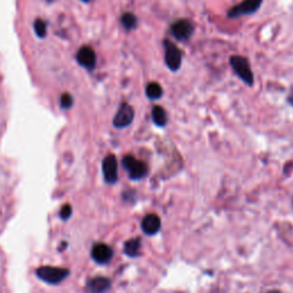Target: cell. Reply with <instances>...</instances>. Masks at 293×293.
Returning a JSON list of instances; mask_svg holds the SVG:
<instances>
[{"mask_svg": "<svg viewBox=\"0 0 293 293\" xmlns=\"http://www.w3.org/2000/svg\"><path fill=\"white\" fill-rule=\"evenodd\" d=\"M77 61L78 63L82 65V67L87 69H93L95 67L96 56L94 51L91 47L84 46L77 54Z\"/></svg>", "mask_w": 293, "mask_h": 293, "instance_id": "obj_11", "label": "cell"}, {"mask_svg": "<svg viewBox=\"0 0 293 293\" xmlns=\"http://www.w3.org/2000/svg\"><path fill=\"white\" fill-rule=\"evenodd\" d=\"M34 30H36L38 36L44 37L46 34V24H45L44 21L37 20V22L34 23Z\"/></svg>", "mask_w": 293, "mask_h": 293, "instance_id": "obj_17", "label": "cell"}, {"mask_svg": "<svg viewBox=\"0 0 293 293\" xmlns=\"http://www.w3.org/2000/svg\"><path fill=\"white\" fill-rule=\"evenodd\" d=\"M72 103H74V100H72L70 94H64L61 98V105L63 108H70Z\"/></svg>", "mask_w": 293, "mask_h": 293, "instance_id": "obj_19", "label": "cell"}, {"mask_svg": "<svg viewBox=\"0 0 293 293\" xmlns=\"http://www.w3.org/2000/svg\"><path fill=\"white\" fill-rule=\"evenodd\" d=\"M263 0H243L239 5L234 6L232 9H229L228 16L229 17H240L244 15H250V14L256 13L258 9L261 7Z\"/></svg>", "mask_w": 293, "mask_h": 293, "instance_id": "obj_5", "label": "cell"}, {"mask_svg": "<svg viewBox=\"0 0 293 293\" xmlns=\"http://www.w3.org/2000/svg\"><path fill=\"white\" fill-rule=\"evenodd\" d=\"M165 47V63H166L167 68L171 71H178L181 67L182 62V53L179 50L178 46L172 41L165 40L164 41Z\"/></svg>", "mask_w": 293, "mask_h": 293, "instance_id": "obj_4", "label": "cell"}, {"mask_svg": "<svg viewBox=\"0 0 293 293\" xmlns=\"http://www.w3.org/2000/svg\"><path fill=\"white\" fill-rule=\"evenodd\" d=\"M141 250V240L140 239H132L129 240L124 244V252L126 256L131 258H135L140 254Z\"/></svg>", "mask_w": 293, "mask_h": 293, "instance_id": "obj_13", "label": "cell"}, {"mask_svg": "<svg viewBox=\"0 0 293 293\" xmlns=\"http://www.w3.org/2000/svg\"><path fill=\"white\" fill-rule=\"evenodd\" d=\"M230 65H232L233 70L246 85L252 86L254 84L253 72L251 70L250 63L246 57L240 56V55H234L230 57Z\"/></svg>", "mask_w": 293, "mask_h": 293, "instance_id": "obj_1", "label": "cell"}, {"mask_svg": "<svg viewBox=\"0 0 293 293\" xmlns=\"http://www.w3.org/2000/svg\"><path fill=\"white\" fill-rule=\"evenodd\" d=\"M122 23L124 27H126L127 30H132L137 26V19L132 13H125L122 16Z\"/></svg>", "mask_w": 293, "mask_h": 293, "instance_id": "obj_16", "label": "cell"}, {"mask_svg": "<svg viewBox=\"0 0 293 293\" xmlns=\"http://www.w3.org/2000/svg\"><path fill=\"white\" fill-rule=\"evenodd\" d=\"M123 166L129 172L130 178L132 180H140L148 174V166L144 161L137 160L135 157L127 155L123 158Z\"/></svg>", "mask_w": 293, "mask_h": 293, "instance_id": "obj_3", "label": "cell"}, {"mask_svg": "<svg viewBox=\"0 0 293 293\" xmlns=\"http://www.w3.org/2000/svg\"><path fill=\"white\" fill-rule=\"evenodd\" d=\"M72 214V210H71V206L70 205H64L63 208L61 210V213H60V216L62 220H68L70 218Z\"/></svg>", "mask_w": 293, "mask_h": 293, "instance_id": "obj_18", "label": "cell"}, {"mask_svg": "<svg viewBox=\"0 0 293 293\" xmlns=\"http://www.w3.org/2000/svg\"><path fill=\"white\" fill-rule=\"evenodd\" d=\"M289 102L291 103V105H293V89H292V92L290 93V95H289Z\"/></svg>", "mask_w": 293, "mask_h": 293, "instance_id": "obj_20", "label": "cell"}, {"mask_svg": "<svg viewBox=\"0 0 293 293\" xmlns=\"http://www.w3.org/2000/svg\"><path fill=\"white\" fill-rule=\"evenodd\" d=\"M111 287V282L107 277H94L87 282L89 293H106Z\"/></svg>", "mask_w": 293, "mask_h": 293, "instance_id": "obj_12", "label": "cell"}, {"mask_svg": "<svg viewBox=\"0 0 293 293\" xmlns=\"http://www.w3.org/2000/svg\"><path fill=\"white\" fill-rule=\"evenodd\" d=\"M82 1H85V2H87V1H89V0H82Z\"/></svg>", "mask_w": 293, "mask_h": 293, "instance_id": "obj_22", "label": "cell"}, {"mask_svg": "<svg viewBox=\"0 0 293 293\" xmlns=\"http://www.w3.org/2000/svg\"><path fill=\"white\" fill-rule=\"evenodd\" d=\"M171 32L179 41H187L194 34V26L188 20H179L172 24Z\"/></svg>", "mask_w": 293, "mask_h": 293, "instance_id": "obj_6", "label": "cell"}, {"mask_svg": "<svg viewBox=\"0 0 293 293\" xmlns=\"http://www.w3.org/2000/svg\"><path fill=\"white\" fill-rule=\"evenodd\" d=\"M160 219L157 214H148L143 218L142 222H141V228H142L143 233L147 235H155L160 230Z\"/></svg>", "mask_w": 293, "mask_h": 293, "instance_id": "obj_10", "label": "cell"}, {"mask_svg": "<svg viewBox=\"0 0 293 293\" xmlns=\"http://www.w3.org/2000/svg\"><path fill=\"white\" fill-rule=\"evenodd\" d=\"M103 177L107 184H116L118 180V163L113 155H108L102 163Z\"/></svg>", "mask_w": 293, "mask_h": 293, "instance_id": "obj_7", "label": "cell"}, {"mask_svg": "<svg viewBox=\"0 0 293 293\" xmlns=\"http://www.w3.org/2000/svg\"><path fill=\"white\" fill-rule=\"evenodd\" d=\"M151 115H153L154 123L156 124L157 126L163 127V126L166 125L167 113H166V111H165L164 108H161V107H160V106L154 107L153 113H151Z\"/></svg>", "mask_w": 293, "mask_h": 293, "instance_id": "obj_14", "label": "cell"}, {"mask_svg": "<svg viewBox=\"0 0 293 293\" xmlns=\"http://www.w3.org/2000/svg\"><path fill=\"white\" fill-rule=\"evenodd\" d=\"M265 293H281V292L277 291V290H273V291H268V292H265Z\"/></svg>", "mask_w": 293, "mask_h": 293, "instance_id": "obj_21", "label": "cell"}, {"mask_svg": "<svg viewBox=\"0 0 293 293\" xmlns=\"http://www.w3.org/2000/svg\"><path fill=\"white\" fill-rule=\"evenodd\" d=\"M134 119V110L132 107L127 103H124L113 118V126L117 129H124L131 125Z\"/></svg>", "mask_w": 293, "mask_h": 293, "instance_id": "obj_8", "label": "cell"}, {"mask_svg": "<svg viewBox=\"0 0 293 293\" xmlns=\"http://www.w3.org/2000/svg\"><path fill=\"white\" fill-rule=\"evenodd\" d=\"M146 94L150 100H158L163 95V87L156 81H151L147 85Z\"/></svg>", "mask_w": 293, "mask_h": 293, "instance_id": "obj_15", "label": "cell"}, {"mask_svg": "<svg viewBox=\"0 0 293 293\" xmlns=\"http://www.w3.org/2000/svg\"><path fill=\"white\" fill-rule=\"evenodd\" d=\"M37 277L45 283L48 284H58L62 281L65 280L69 275V270L65 268H57L51 266H43L39 267L36 270Z\"/></svg>", "mask_w": 293, "mask_h": 293, "instance_id": "obj_2", "label": "cell"}, {"mask_svg": "<svg viewBox=\"0 0 293 293\" xmlns=\"http://www.w3.org/2000/svg\"><path fill=\"white\" fill-rule=\"evenodd\" d=\"M91 254H92L93 260H94L96 264L106 265V264H108L110 260H111L113 252H112L111 247H110L109 245H107V244L98 243L93 246Z\"/></svg>", "mask_w": 293, "mask_h": 293, "instance_id": "obj_9", "label": "cell"}]
</instances>
